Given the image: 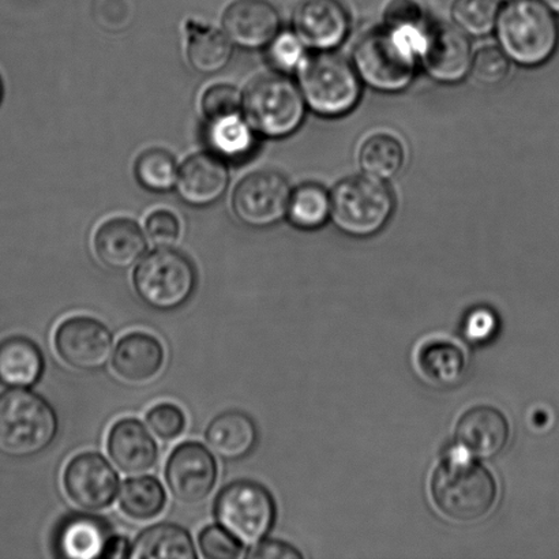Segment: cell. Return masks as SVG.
I'll return each instance as SVG.
<instances>
[{"label":"cell","mask_w":559,"mask_h":559,"mask_svg":"<svg viewBox=\"0 0 559 559\" xmlns=\"http://www.w3.org/2000/svg\"><path fill=\"white\" fill-rule=\"evenodd\" d=\"M424 29L382 25L361 36L354 48L353 64L364 85L389 95L407 91L420 66Z\"/></svg>","instance_id":"1"},{"label":"cell","mask_w":559,"mask_h":559,"mask_svg":"<svg viewBox=\"0 0 559 559\" xmlns=\"http://www.w3.org/2000/svg\"><path fill=\"white\" fill-rule=\"evenodd\" d=\"M497 46L512 63L536 69L550 62L559 48L557 14L540 0H509L496 24Z\"/></svg>","instance_id":"2"},{"label":"cell","mask_w":559,"mask_h":559,"mask_svg":"<svg viewBox=\"0 0 559 559\" xmlns=\"http://www.w3.org/2000/svg\"><path fill=\"white\" fill-rule=\"evenodd\" d=\"M431 497L443 516L453 522H476L495 508L497 484L484 465L464 453L453 454L432 475Z\"/></svg>","instance_id":"3"},{"label":"cell","mask_w":559,"mask_h":559,"mask_svg":"<svg viewBox=\"0 0 559 559\" xmlns=\"http://www.w3.org/2000/svg\"><path fill=\"white\" fill-rule=\"evenodd\" d=\"M296 74L307 108L322 118L353 112L364 93V82L353 62L334 51H312Z\"/></svg>","instance_id":"4"},{"label":"cell","mask_w":559,"mask_h":559,"mask_svg":"<svg viewBox=\"0 0 559 559\" xmlns=\"http://www.w3.org/2000/svg\"><path fill=\"white\" fill-rule=\"evenodd\" d=\"M58 435L52 405L24 388L0 394V454L29 459L43 453Z\"/></svg>","instance_id":"5"},{"label":"cell","mask_w":559,"mask_h":559,"mask_svg":"<svg viewBox=\"0 0 559 559\" xmlns=\"http://www.w3.org/2000/svg\"><path fill=\"white\" fill-rule=\"evenodd\" d=\"M394 210L393 191L369 175L340 180L331 191V222L349 237H374L391 222Z\"/></svg>","instance_id":"6"},{"label":"cell","mask_w":559,"mask_h":559,"mask_svg":"<svg viewBox=\"0 0 559 559\" xmlns=\"http://www.w3.org/2000/svg\"><path fill=\"white\" fill-rule=\"evenodd\" d=\"M242 106L251 129L267 139H285L296 133L307 111L298 84L282 73L255 80L246 92Z\"/></svg>","instance_id":"7"},{"label":"cell","mask_w":559,"mask_h":559,"mask_svg":"<svg viewBox=\"0 0 559 559\" xmlns=\"http://www.w3.org/2000/svg\"><path fill=\"white\" fill-rule=\"evenodd\" d=\"M135 293L156 311H174L191 298L197 287V272L188 257L160 248L145 257L133 277Z\"/></svg>","instance_id":"8"},{"label":"cell","mask_w":559,"mask_h":559,"mask_svg":"<svg viewBox=\"0 0 559 559\" xmlns=\"http://www.w3.org/2000/svg\"><path fill=\"white\" fill-rule=\"evenodd\" d=\"M217 523L243 545H257L271 533L276 503L264 486L237 480L223 487L215 502Z\"/></svg>","instance_id":"9"},{"label":"cell","mask_w":559,"mask_h":559,"mask_svg":"<svg viewBox=\"0 0 559 559\" xmlns=\"http://www.w3.org/2000/svg\"><path fill=\"white\" fill-rule=\"evenodd\" d=\"M474 51L469 36L454 24L429 20L421 33L419 64L432 81L456 85L469 75Z\"/></svg>","instance_id":"10"},{"label":"cell","mask_w":559,"mask_h":559,"mask_svg":"<svg viewBox=\"0 0 559 559\" xmlns=\"http://www.w3.org/2000/svg\"><path fill=\"white\" fill-rule=\"evenodd\" d=\"M290 186L284 175L264 169L240 180L233 194L235 215L246 226L266 228L287 217Z\"/></svg>","instance_id":"11"},{"label":"cell","mask_w":559,"mask_h":559,"mask_svg":"<svg viewBox=\"0 0 559 559\" xmlns=\"http://www.w3.org/2000/svg\"><path fill=\"white\" fill-rule=\"evenodd\" d=\"M53 343L59 358L80 371L103 369L114 354L111 331L91 317L64 320L55 332Z\"/></svg>","instance_id":"12"},{"label":"cell","mask_w":559,"mask_h":559,"mask_svg":"<svg viewBox=\"0 0 559 559\" xmlns=\"http://www.w3.org/2000/svg\"><path fill=\"white\" fill-rule=\"evenodd\" d=\"M63 487L69 500L86 512L106 511L119 492V476L102 454H76L66 465Z\"/></svg>","instance_id":"13"},{"label":"cell","mask_w":559,"mask_h":559,"mask_svg":"<svg viewBox=\"0 0 559 559\" xmlns=\"http://www.w3.org/2000/svg\"><path fill=\"white\" fill-rule=\"evenodd\" d=\"M217 463L200 442H185L175 448L166 465V480L174 498L195 506L210 497L217 481Z\"/></svg>","instance_id":"14"},{"label":"cell","mask_w":559,"mask_h":559,"mask_svg":"<svg viewBox=\"0 0 559 559\" xmlns=\"http://www.w3.org/2000/svg\"><path fill=\"white\" fill-rule=\"evenodd\" d=\"M350 16L340 0H301L294 13V32L311 51H336L347 40Z\"/></svg>","instance_id":"15"},{"label":"cell","mask_w":559,"mask_h":559,"mask_svg":"<svg viewBox=\"0 0 559 559\" xmlns=\"http://www.w3.org/2000/svg\"><path fill=\"white\" fill-rule=\"evenodd\" d=\"M226 36L237 46L259 49L270 46L282 31V19L267 0H235L223 15Z\"/></svg>","instance_id":"16"},{"label":"cell","mask_w":559,"mask_h":559,"mask_svg":"<svg viewBox=\"0 0 559 559\" xmlns=\"http://www.w3.org/2000/svg\"><path fill=\"white\" fill-rule=\"evenodd\" d=\"M107 449L115 465L128 475L150 473L158 460L155 438L139 419L118 420L109 430Z\"/></svg>","instance_id":"17"},{"label":"cell","mask_w":559,"mask_h":559,"mask_svg":"<svg viewBox=\"0 0 559 559\" xmlns=\"http://www.w3.org/2000/svg\"><path fill=\"white\" fill-rule=\"evenodd\" d=\"M166 350L155 336L144 332L126 334L112 354V369L120 380L144 385L160 374Z\"/></svg>","instance_id":"18"},{"label":"cell","mask_w":559,"mask_h":559,"mask_svg":"<svg viewBox=\"0 0 559 559\" xmlns=\"http://www.w3.org/2000/svg\"><path fill=\"white\" fill-rule=\"evenodd\" d=\"M229 171L226 162L212 153H199L185 162L178 175V193L193 206L215 204L226 193Z\"/></svg>","instance_id":"19"},{"label":"cell","mask_w":559,"mask_h":559,"mask_svg":"<svg viewBox=\"0 0 559 559\" xmlns=\"http://www.w3.org/2000/svg\"><path fill=\"white\" fill-rule=\"evenodd\" d=\"M456 440L462 451L490 459L503 451L509 440L507 416L490 405L467 411L459 420Z\"/></svg>","instance_id":"20"},{"label":"cell","mask_w":559,"mask_h":559,"mask_svg":"<svg viewBox=\"0 0 559 559\" xmlns=\"http://www.w3.org/2000/svg\"><path fill=\"white\" fill-rule=\"evenodd\" d=\"M95 251L103 265L114 271H128L139 264L146 251V239L136 223L112 218L95 235Z\"/></svg>","instance_id":"21"},{"label":"cell","mask_w":559,"mask_h":559,"mask_svg":"<svg viewBox=\"0 0 559 559\" xmlns=\"http://www.w3.org/2000/svg\"><path fill=\"white\" fill-rule=\"evenodd\" d=\"M109 539L111 534L102 519L73 514L59 524L55 534L53 550L62 558H103Z\"/></svg>","instance_id":"22"},{"label":"cell","mask_w":559,"mask_h":559,"mask_svg":"<svg viewBox=\"0 0 559 559\" xmlns=\"http://www.w3.org/2000/svg\"><path fill=\"white\" fill-rule=\"evenodd\" d=\"M205 440L218 457L226 462H239L254 451L259 431L248 414L227 411L207 426Z\"/></svg>","instance_id":"23"},{"label":"cell","mask_w":559,"mask_h":559,"mask_svg":"<svg viewBox=\"0 0 559 559\" xmlns=\"http://www.w3.org/2000/svg\"><path fill=\"white\" fill-rule=\"evenodd\" d=\"M44 356L26 337H10L0 343V382L10 388H31L44 372Z\"/></svg>","instance_id":"24"},{"label":"cell","mask_w":559,"mask_h":559,"mask_svg":"<svg viewBox=\"0 0 559 559\" xmlns=\"http://www.w3.org/2000/svg\"><path fill=\"white\" fill-rule=\"evenodd\" d=\"M197 551L190 534L179 525L163 523L142 531L131 544L134 559H195Z\"/></svg>","instance_id":"25"},{"label":"cell","mask_w":559,"mask_h":559,"mask_svg":"<svg viewBox=\"0 0 559 559\" xmlns=\"http://www.w3.org/2000/svg\"><path fill=\"white\" fill-rule=\"evenodd\" d=\"M416 365L427 381L435 385L452 386L464 376L465 356L457 344L430 340L419 348Z\"/></svg>","instance_id":"26"},{"label":"cell","mask_w":559,"mask_h":559,"mask_svg":"<svg viewBox=\"0 0 559 559\" xmlns=\"http://www.w3.org/2000/svg\"><path fill=\"white\" fill-rule=\"evenodd\" d=\"M233 57L231 40L223 33L190 22L188 25V59L201 74H216Z\"/></svg>","instance_id":"27"},{"label":"cell","mask_w":559,"mask_h":559,"mask_svg":"<svg viewBox=\"0 0 559 559\" xmlns=\"http://www.w3.org/2000/svg\"><path fill=\"white\" fill-rule=\"evenodd\" d=\"M358 164L361 174L389 182L404 168L405 151L402 141L386 133L370 135L360 145Z\"/></svg>","instance_id":"28"},{"label":"cell","mask_w":559,"mask_h":559,"mask_svg":"<svg viewBox=\"0 0 559 559\" xmlns=\"http://www.w3.org/2000/svg\"><path fill=\"white\" fill-rule=\"evenodd\" d=\"M206 139L212 151L223 160H243L253 153L255 146L254 130L239 114L210 120Z\"/></svg>","instance_id":"29"},{"label":"cell","mask_w":559,"mask_h":559,"mask_svg":"<svg viewBox=\"0 0 559 559\" xmlns=\"http://www.w3.org/2000/svg\"><path fill=\"white\" fill-rule=\"evenodd\" d=\"M120 511L136 522H150L162 514L167 503L166 490L153 476L126 480L118 492Z\"/></svg>","instance_id":"30"},{"label":"cell","mask_w":559,"mask_h":559,"mask_svg":"<svg viewBox=\"0 0 559 559\" xmlns=\"http://www.w3.org/2000/svg\"><path fill=\"white\" fill-rule=\"evenodd\" d=\"M287 217L305 231L318 229L331 222V193L321 185L305 183L290 194Z\"/></svg>","instance_id":"31"},{"label":"cell","mask_w":559,"mask_h":559,"mask_svg":"<svg viewBox=\"0 0 559 559\" xmlns=\"http://www.w3.org/2000/svg\"><path fill=\"white\" fill-rule=\"evenodd\" d=\"M500 0H454L453 24L469 37H486L495 32Z\"/></svg>","instance_id":"32"},{"label":"cell","mask_w":559,"mask_h":559,"mask_svg":"<svg viewBox=\"0 0 559 559\" xmlns=\"http://www.w3.org/2000/svg\"><path fill=\"white\" fill-rule=\"evenodd\" d=\"M178 164L171 153L150 150L136 158L135 177L145 189L164 193L178 182Z\"/></svg>","instance_id":"33"},{"label":"cell","mask_w":559,"mask_h":559,"mask_svg":"<svg viewBox=\"0 0 559 559\" xmlns=\"http://www.w3.org/2000/svg\"><path fill=\"white\" fill-rule=\"evenodd\" d=\"M511 60L498 46H485L474 53L469 74L485 86H497L508 79Z\"/></svg>","instance_id":"34"},{"label":"cell","mask_w":559,"mask_h":559,"mask_svg":"<svg viewBox=\"0 0 559 559\" xmlns=\"http://www.w3.org/2000/svg\"><path fill=\"white\" fill-rule=\"evenodd\" d=\"M307 55V47L294 31H280L267 48V60L282 74L296 73Z\"/></svg>","instance_id":"35"},{"label":"cell","mask_w":559,"mask_h":559,"mask_svg":"<svg viewBox=\"0 0 559 559\" xmlns=\"http://www.w3.org/2000/svg\"><path fill=\"white\" fill-rule=\"evenodd\" d=\"M202 556L210 559H235L242 556L243 544L221 524L207 525L199 535Z\"/></svg>","instance_id":"36"},{"label":"cell","mask_w":559,"mask_h":559,"mask_svg":"<svg viewBox=\"0 0 559 559\" xmlns=\"http://www.w3.org/2000/svg\"><path fill=\"white\" fill-rule=\"evenodd\" d=\"M146 424L157 438L169 442L183 435L188 421L178 405L163 403L157 404L147 413Z\"/></svg>","instance_id":"37"},{"label":"cell","mask_w":559,"mask_h":559,"mask_svg":"<svg viewBox=\"0 0 559 559\" xmlns=\"http://www.w3.org/2000/svg\"><path fill=\"white\" fill-rule=\"evenodd\" d=\"M242 103L243 97L237 87L221 84L205 91L201 107L207 120H216L239 114Z\"/></svg>","instance_id":"38"},{"label":"cell","mask_w":559,"mask_h":559,"mask_svg":"<svg viewBox=\"0 0 559 559\" xmlns=\"http://www.w3.org/2000/svg\"><path fill=\"white\" fill-rule=\"evenodd\" d=\"M429 20L430 16L416 0H392L383 13V25L399 29L420 31Z\"/></svg>","instance_id":"39"},{"label":"cell","mask_w":559,"mask_h":559,"mask_svg":"<svg viewBox=\"0 0 559 559\" xmlns=\"http://www.w3.org/2000/svg\"><path fill=\"white\" fill-rule=\"evenodd\" d=\"M147 237L158 248H169L177 242L180 227L177 216L168 211L153 212L146 221Z\"/></svg>","instance_id":"40"},{"label":"cell","mask_w":559,"mask_h":559,"mask_svg":"<svg viewBox=\"0 0 559 559\" xmlns=\"http://www.w3.org/2000/svg\"><path fill=\"white\" fill-rule=\"evenodd\" d=\"M498 328V318L495 311L479 307L469 312L467 320H465L464 332L471 342L485 343L495 336Z\"/></svg>","instance_id":"41"},{"label":"cell","mask_w":559,"mask_h":559,"mask_svg":"<svg viewBox=\"0 0 559 559\" xmlns=\"http://www.w3.org/2000/svg\"><path fill=\"white\" fill-rule=\"evenodd\" d=\"M248 558L253 559H300L301 552L294 546L285 544L282 540H261L253 550L249 551Z\"/></svg>","instance_id":"42"},{"label":"cell","mask_w":559,"mask_h":559,"mask_svg":"<svg viewBox=\"0 0 559 559\" xmlns=\"http://www.w3.org/2000/svg\"><path fill=\"white\" fill-rule=\"evenodd\" d=\"M131 544L124 536H111L103 558L107 559H123L130 558Z\"/></svg>","instance_id":"43"},{"label":"cell","mask_w":559,"mask_h":559,"mask_svg":"<svg viewBox=\"0 0 559 559\" xmlns=\"http://www.w3.org/2000/svg\"><path fill=\"white\" fill-rule=\"evenodd\" d=\"M540 2L546 4L552 13L559 15V0H540Z\"/></svg>","instance_id":"44"},{"label":"cell","mask_w":559,"mask_h":559,"mask_svg":"<svg viewBox=\"0 0 559 559\" xmlns=\"http://www.w3.org/2000/svg\"><path fill=\"white\" fill-rule=\"evenodd\" d=\"M0 98H2V84H0Z\"/></svg>","instance_id":"45"},{"label":"cell","mask_w":559,"mask_h":559,"mask_svg":"<svg viewBox=\"0 0 559 559\" xmlns=\"http://www.w3.org/2000/svg\"><path fill=\"white\" fill-rule=\"evenodd\" d=\"M500 2H503V3H506V2H509V0H500Z\"/></svg>","instance_id":"46"}]
</instances>
